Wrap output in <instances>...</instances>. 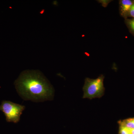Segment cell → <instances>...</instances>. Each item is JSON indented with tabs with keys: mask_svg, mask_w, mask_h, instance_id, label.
<instances>
[{
	"mask_svg": "<svg viewBox=\"0 0 134 134\" xmlns=\"http://www.w3.org/2000/svg\"><path fill=\"white\" fill-rule=\"evenodd\" d=\"M125 22L130 31L134 35V18L126 19Z\"/></svg>",
	"mask_w": 134,
	"mask_h": 134,
	"instance_id": "8992f818",
	"label": "cell"
},
{
	"mask_svg": "<svg viewBox=\"0 0 134 134\" xmlns=\"http://www.w3.org/2000/svg\"><path fill=\"white\" fill-rule=\"evenodd\" d=\"M134 1L130 0H121L120 1V12L123 16H126Z\"/></svg>",
	"mask_w": 134,
	"mask_h": 134,
	"instance_id": "277c9868",
	"label": "cell"
},
{
	"mask_svg": "<svg viewBox=\"0 0 134 134\" xmlns=\"http://www.w3.org/2000/svg\"><path fill=\"white\" fill-rule=\"evenodd\" d=\"M127 128L129 129L130 134H134V129H129L128 128Z\"/></svg>",
	"mask_w": 134,
	"mask_h": 134,
	"instance_id": "ba28073f",
	"label": "cell"
},
{
	"mask_svg": "<svg viewBox=\"0 0 134 134\" xmlns=\"http://www.w3.org/2000/svg\"><path fill=\"white\" fill-rule=\"evenodd\" d=\"M127 15L134 18V2L130 8L129 12L128 13Z\"/></svg>",
	"mask_w": 134,
	"mask_h": 134,
	"instance_id": "52a82bcc",
	"label": "cell"
},
{
	"mask_svg": "<svg viewBox=\"0 0 134 134\" xmlns=\"http://www.w3.org/2000/svg\"><path fill=\"white\" fill-rule=\"evenodd\" d=\"M25 106L8 100H3L0 105V111L5 114L7 122L18 123Z\"/></svg>",
	"mask_w": 134,
	"mask_h": 134,
	"instance_id": "3957f363",
	"label": "cell"
},
{
	"mask_svg": "<svg viewBox=\"0 0 134 134\" xmlns=\"http://www.w3.org/2000/svg\"><path fill=\"white\" fill-rule=\"evenodd\" d=\"M14 84L17 91L24 100L41 102L51 100L53 97L52 86L38 71H23Z\"/></svg>",
	"mask_w": 134,
	"mask_h": 134,
	"instance_id": "6da1fadb",
	"label": "cell"
},
{
	"mask_svg": "<svg viewBox=\"0 0 134 134\" xmlns=\"http://www.w3.org/2000/svg\"><path fill=\"white\" fill-rule=\"evenodd\" d=\"M118 123L128 128L134 129V118L120 120L118 121Z\"/></svg>",
	"mask_w": 134,
	"mask_h": 134,
	"instance_id": "5b68a950",
	"label": "cell"
},
{
	"mask_svg": "<svg viewBox=\"0 0 134 134\" xmlns=\"http://www.w3.org/2000/svg\"><path fill=\"white\" fill-rule=\"evenodd\" d=\"M104 79V76L102 75L96 79L86 78L83 88V98L91 99L101 97L105 92Z\"/></svg>",
	"mask_w": 134,
	"mask_h": 134,
	"instance_id": "7a4b0ae2",
	"label": "cell"
}]
</instances>
